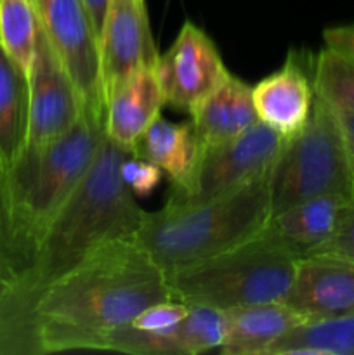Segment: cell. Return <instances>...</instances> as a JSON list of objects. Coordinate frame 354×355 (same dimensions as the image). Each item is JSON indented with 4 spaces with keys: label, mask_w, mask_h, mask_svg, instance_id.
<instances>
[{
    "label": "cell",
    "mask_w": 354,
    "mask_h": 355,
    "mask_svg": "<svg viewBox=\"0 0 354 355\" xmlns=\"http://www.w3.org/2000/svg\"><path fill=\"white\" fill-rule=\"evenodd\" d=\"M130 151L104 135L99 151L54 220L33 257L0 302V355H33L31 315L45 290L103 245L134 238L144 210L121 177Z\"/></svg>",
    "instance_id": "6da1fadb"
},
{
    "label": "cell",
    "mask_w": 354,
    "mask_h": 355,
    "mask_svg": "<svg viewBox=\"0 0 354 355\" xmlns=\"http://www.w3.org/2000/svg\"><path fill=\"white\" fill-rule=\"evenodd\" d=\"M162 300H170L167 276L142 246L134 238L106 243L38 298L33 355L101 350L111 331Z\"/></svg>",
    "instance_id": "7a4b0ae2"
},
{
    "label": "cell",
    "mask_w": 354,
    "mask_h": 355,
    "mask_svg": "<svg viewBox=\"0 0 354 355\" xmlns=\"http://www.w3.org/2000/svg\"><path fill=\"white\" fill-rule=\"evenodd\" d=\"M103 137L104 118L85 111L78 123L56 141L24 146L16 162L0 173V215L17 276L89 172Z\"/></svg>",
    "instance_id": "3957f363"
},
{
    "label": "cell",
    "mask_w": 354,
    "mask_h": 355,
    "mask_svg": "<svg viewBox=\"0 0 354 355\" xmlns=\"http://www.w3.org/2000/svg\"><path fill=\"white\" fill-rule=\"evenodd\" d=\"M269 173L196 203H169L144 211L134 239L165 272L224 252L259 234L271 217Z\"/></svg>",
    "instance_id": "277c9868"
},
{
    "label": "cell",
    "mask_w": 354,
    "mask_h": 355,
    "mask_svg": "<svg viewBox=\"0 0 354 355\" xmlns=\"http://www.w3.org/2000/svg\"><path fill=\"white\" fill-rule=\"evenodd\" d=\"M297 257L266 231L167 276L170 298L186 305L229 311L283 300Z\"/></svg>",
    "instance_id": "5b68a950"
},
{
    "label": "cell",
    "mask_w": 354,
    "mask_h": 355,
    "mask_svg": "<svg viewBox=\"0 0 354 355\" xmlns=\"http://www.w3.org/2000/svg\"><path fill=\"white\" fill-rule=\"evenodd\" d=\"M271 215L325 194L354 198V170L339 116L314 96L307 123L290 137L269 170Z\"/></svg>",
    "instance_id": "8992f818"
},
{
    "label": "cell",
    "mask_w": 354,
    "mask_h": 355,
    "mask_svg": "<svg viewBox=\"0 0 354 355\" xmlns=\"http://www.w3.org/2000/svg\"><path fill=\"white\" fill-rule=\"evenodd\" d=\"M288 139L257 121L233 141L201 148L193 170L179 186H170L169 203H196L235 191L267 175Z\"/></svg>",
    "instance_id": "52a82bcc"
},
{
    "label": "cell",
    "mask_w": 354,
    "mask_h": 355,
    "mask_svg": "<svg viewBox=\"0 0 354 355\" xmlns=\"http://www.w3.org/2000/svg\"><path fill=\"white\" fill-rule=\"evenodd\" d=\"M33 3L42 31L78 89L85 111L104 118L106 90L99 33L85 0H33Z\"/></svg>",
    "instance_id": "ba28073f"
},
{
    "label": "cell",
    "mask_w": 354,
    "mask_h": 355,
    "mask_svg": "<svg viewBox=\"0 0 354 355\" xmlns=\"http://www.w3.org/2000/svg\"><path fill=\"white\" fill-rule=\"evenodd\" d=\"M155 69L165 106L187 114L229 75L215 42L191 21L180 26L170 47L158 55Z\"/></svg>",
    "instance_id": "9c48e42d"
},
{
    "label": "cell",
    "mask_w": 354,
    "mask_h": 355,
    "mask_svg": "<svg viewBox=\"0 0 354 355\" xmlns=\"http://www.w3.org/2000/svg\"><path fill=\"white\" fill-rule=\"evenodd\" d=\"M30 111L26 146H42L71 130L85 113L78 89L40 28L28 71Z\"/></svg>",
    "instance_id": "30bf717a"
},
{
    "label": "cell",
    "mask_w": 354,
    "mask_h": 355,
    "mask_svg": "<svg viewBox=\"0 0 354 355\" xmlns=\"http://www.w3.org/2000/svg\"><path fill=\"white\" fill-rule=\"evenodd\" d=\"M314 55L292 49L283 66L252 87L259 121L285 139L302 130L314 103Z\"/></svg>",
    "instance_id": "8fae6325"
},
{
    "label": "cell",
    "mask_w": 354,
    "mask_h": 355,
    "mask_svg": "<svg viewBox=\"0 0 354 355\" xmlns=\"http://www.w3.org/2000/svg\"><path fill=\"white\" fill-rule=\"evenodd\" d=\"M99 45L106 94L137 69L155 68L160 52L153 40L146 0H108Z\"/></svg>",
    "instance_id": "7c38bea8"
},
{
    "label": "cell",
    "mask_w": 354,
    "mask_h": 355,
    "mask_svg": "<svg viewBox=\"0 0 354 355\" xmlns=\"http://www.w3.org/2000/svg\"><path fill=\"white\" fill-rule=\"evenodd\" d=\"M226 336V312L189 305L186 318L163 331L121 326L104 338L101 350L130 355H200L217 352Z\"/></svg>",
    "instance_id": "4fadbf2b"
},
{
    "label": "cell",
    "mask_w": 354,
    "mask_h": 355,
    "mask_svg": "<svg viewBox=\"0 0 354 355\" xmlns=\"http://www.w3.org/2000/svg\"><path fill=\"white\" fill-rule=\"evenodd\" d=\"M283 300L305 322L354 315V262L326 253L301 257Z\"/></svg>",
    "instance_id": "5bb4252c"
},
{
    "label": "cell",
    "mask_w": 354,
    "mask_h": 355,
    "mask_svg": "<svg viewBox=\"0 0 354 355\" xmlns=\"http://www.w3.org/2000/svg\"><path fill=\"white\" fill-rule=\"evenodd\" d=\"M165 97L155 68L128 75L106 94L104 135L125 151L134 153L139 139L162 114Z\"/></svg>",
    "instance_id": "9a60e30c"
},
{
    "label": "cell",
    "mask_w": 354,
    "mask_h": 355,
    "mask_svg": "<svg viewBox=\"0 0 354 355\" xmlns=\"http://www.w3.org/2000/svg\"><path fill=\"white\" fill-rule=\"evenodd\" d=\"M351 201V198L340 194H325L298 201L271 215L264 231L297 259L312 255L339 231Z\"/></svg>",
    "instance_id": "2e32d148"
},
{
    "label": "cell",
    "mask_w": 354,
    "mask_h": 355,
    "mask_svg": "<svg viewBox=\"0 0 354 355\" xmlns=\"http://www.w3.org/2000/svg\"><path fill=\"white\" fill-rule=\"evenodd\" d=\"M226 312V336L222 355H269L274 343L305 322L285 300L243 305Z\"/></svg>",
    "instance_id": "e0dca14e"
},
{
    "label": "cell",
    "mask_w": 354,
    "mask_h": 355,
    "mask_svg": "<svg viewBox=\"0 0 354 355\" xmlns=\"http://www.w3.org/2000/svg\"><path fill=\"white\" fill-rule=\"evenodd\" d=\"M189 118L201 148L239 137L259 121L252 85L229 71L221 85L191 111Z\"/></svg>",
    "instance_id": "ac0fdd59"
},
{
    "label": "cell",
    "mask_w": 354,
    "mask_h": 355,
    "mask_svg": "<svg viewBox=\"0 0 354 355\" xmlns=\"http://www.w3.org/2000/svg\"><path fill=\"white\" fill-rule=\"evenodd\" d=\"M200 151L191 120L177 123L160 114L139 139L134 155L158 166L170 186H179L191 173Z\"/></svg>",
    "instance_id": "d6986e66"
},
{
    "label": "cell",
    "mask_w": 354,
    "mask_h": 355,
    "mask_svg": "<svg viewBox=\"0 0 354 355\" xmlns=\"http://www.w3.org/2000/svg\"><path fill=\"white\" fill-rule=\"evenodd\" d=\"M30 89L28 75L0 47V173L26 146Z\"/></svg>",
    "instance_id": "ffe728a7"
},
{
    "label": "cell",
    "mask_w": 354,
    "mask_h": 355,
    "mask_svg": "<svg viewBox=\"0 0 354 355\" xmlns=\"http://www.w3.org/2000/svg\"><path fill=\"white\" fill-rule=\"evenodd\" d=\"M269 355H354V315L302 322L281 336Z\"/></svg>",
    "instance_id": "44dd1931"
},
{
    "label": "cell",
    "mask_w": 354,
    "mask_h": 355,
    "mask_svg": "<svg viewBox=\"0 0 354 355\" xmlns=\"http://www.w3.org/2000/svg\"><path fill=\"white\" fill-rule=\"evenodd\" d=\"M40 21L33 0H0V47L28 75L37 51Z\"/></svg>",
    "instance_id": "7402d4cb"
},
{
    "label": "cell",
    "mask_w": 354,
    "mask_h": 355,
    "mask_svg": "<svg viewBox=\"0 0 354 355\" xmlns=\"http://www.w3.org/2000/svg\"><path fill=\"white\" fill-rule=\"evenodd\" d=\"M316 96L333 111L354 116V58L325 47L314 55Z\"/></svg>",
    "instance_id": "603a6c76"
},
{
    "label": "cell",
    "mask_w": 354,
    "mask_h": 355,
    "mask_svg": "<svg viewBox=\"0 0 354 355\" xmlns=\"http://www.w3.org/2000/svg\"><path fill=\"white\" fill-rule=\"evenodd\" d=\"M187 311H189V305L180 304L172 298L156 302V304L144 309L134 321L128 322V326L141 329V331H163V329L172 328L177 322L183 321Z\"/></svg>",
    "instance_id": "cb8c5ba5"
},
{
    "label": "cell",
    "mask_w": 354,
    "mask_h": 355,
    "mask_svg": "<svg viewBox=\"0 0 354 355\" xmlns=\"http://www.w3.org/2000/svg\"><path fill=\"white\" fill-rule=\"evenodd\" d=\"M162 175L163 173L158 166L135 155H128L125 162L121 163L124 182L127 184V187L135 198L149 196L158 187V184L162 182Z\"/></svg>",
    "instance_id": "d4e9b609"
},
{
    "label": "cell",
    "mask_w": 354,
    "mask_h": 355,
    "mask_svg": "<svg viewBox=\"0 0 354 355\" xmlns=\"http://www.w3.org/2000/svg\"><path fill=\"white\" fill-rule=\"evenodd\" d=\"M316 253H326V255L342 257V259L353 260L354 262V198L349 205L346 217H344L342 224H340L339 231L335 232L332 239L326 245H323ZM307 257V255H305Z\"/></svg>",
    "instance_id": "484cf974"
},
{
    "label": "cell",
    "mask_w": 354,
    "mask_h": 355,
    "mask_svg": "<svg viewBox=\"0 0 354 355\" xmlns=\"http://www.w3.org/2000/svg\"><path fill=\"white\" fill-rule=\"evenodd\" d=\"M323 42H325V47L354 58V24L326 28L323 31Z\"/></svg>",
    "instance_id": "4316f807"
},
{
    "label": "cell",
    "mask_w": 354,
    "mask_h": 355,
    "mask_svg": "<svg viewBox=\"0 0 354 355\" xmlns=\"http://www.w3.org/2000/svg\"><path fill=\"white\" fill-rule=\"evenodd\" d=\"M17 277V266L7 241L6 229H3L2 215H0V281L10 284Z\"/></svg>",
    "instance_id": "83f0119b"
},
{
    "label": "cell",
    "mask_w": 354,
    "mask_h": 355,
    "mask_svg": "<svg viewBox=\"0 0 354 355\" xmlns=\"http://www.w3.org/2000/svg\"><path fill=\"white\" fill-rule=\"evenodd\" d=\"M337 116H339L340 125H342L344 135H346L347 149H349L351 163H353V170H354V116H347V114H340V113H337Z\"/></svg>",
    "instance_id": "f1b7e54d"
},
{
    "label": "cell",
    "mask_w": 354,
    "mask_h": 355,
    "mask_svg": "<svg viewBox=\"0 0 354 355\" xmlns=\"http://www.w3.org/2000/svg\"><path fill=\"white\" fill-rule=\"evenodd\" d=\"M87 7H89V12L92 16L94 24L97 28V33L101 35V28H103V21H104V14H106V7H108V0H85Z\"/></svg>",
    "instance_id": "f546056e"
},
{
    "label": "cell",
    "mask_w": 354,
    "mask_h": 355,
    "mask_svg": "<svg viewBox=\"0 0 354 355\" xmlns=\"http://www.w3.org/2000/svg\"><path fill=\"white\" fill-rule=\"evenodd\" d=\"M6 290H7V283H2V281H0V302H2V297L3 293H6Z\"/></svg>",
    "instance_id": "4dcf8cb0"
}]
</instances>
